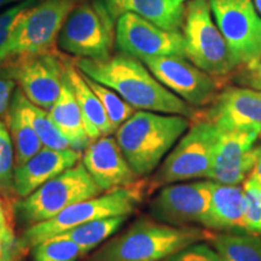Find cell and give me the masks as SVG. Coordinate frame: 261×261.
<instances>
[{
	"mask_svg": "<svg viewBox=\"0 0 261 261\" xmlns=\"http://www.w3.org/2000/svg\"><path fill=\"white\" fill-rule=\"evenodd\" d=\"M75 64L91 79L115 91L136 110L174 114L189 119L194 116V108L166 89L139 58L120 52L102 60L77 58Z\"/></svg>",
	"mask_w": 261,
	"mask_h": 261,
	"instance_id": "cell-1",
	"label": "cell"
},
{
	"mask_svg": "<svg viewBox=\"0 0 261 261\" xmlns=\"http://www.w3.org/2000/svg\"><path fill=\"white\" fill-rule=\"evenodd\" d=\"M212 231L173 226L143 217L97 249L89 261H162L192 243L208 241Z\"/></svg>",
	"mask_w": 261,
	"mask_h": 261,
	"instance_id": "cell-2",
	"label": "cell"
},
{
	"mask_svg": "<svg viewBox=\"0 0 261 261\" xmlns=\"http://www.w3.org/2000/svg\"><path fill=\"white\" fill-rule=\"evenodd\" d=\"M190 119L138 110L115 130V139L139 178H148L187 132Z\"/></svg>",
	"mask_w": 261,
	"mask_h": 261,
	"instance_id": "cell-3",
	"label": "cell"
},
{
	"mask_svg": "<svg viewBox=\"0 0 261 261\" xmlns=\"http://www.w3.org/2000/svg\"><path fill=\"white\" fill-rule=\"evenodd\" d=\"M149 195V179L140 178L127 187L114 189L71 204L50 220L31 225L19 241L22 247L27 249L89 221L128 217Z\"/></svg>",
	"mask_w": 261,
	"mask_h": 261,
	"instance_id": "cell-4",
	"label": "cell"
},
{
	"mask_svg": "<svg viewBox=\"0 0 261 261\" xmlns=\"http://www.w3.org/2000/svg\"><path fill=\"white\" fill-rule=\"evenodd\" d=\"M219 138L220 129L201 112H195L187 132L149 179L150 195L168 184L210 178Z\"/></svg>",
	"mask_w": 261,
	"mask_h": 261,
	"instance_id": "cell-5",
	"label": "cell"
},
{
	"mask_svg": "<svg viewBox=\"0 0 261 261\" xmlns=\"http://www.w3.org/2000/svg\"><path fill=\"white\" fill-rule=\"evenodd\" d=\"M116 19L104 0H81L68 16L58 35V46L77 58L102 60L112 56Z\"/></svg>",
	"mask_w": 261,
	"mask_h": 261,
	"instance_id": "cell-6",
	"label": "cell"
},
{
	"mask_svg": "<svg viewBox=\"0 0 261 261\" xmlns=\"http://www.w3.org/2000/svg\"><path fill=\"white\" fill-rule=\"evenodd\" d=\"M182 28L185 58L192 64L217 79L237 69L226 41L212 18L210 0L188 3Z\"/></svg>",
	"mask_w": 261,
	"mask_h": 261,
	"instance_id": "cell-7",
	"label": "cell"
},
{
	"mask_svg": "<svg viewBox=\"0 0 261 261\" xmlns=\"http://www.w3.org/2000/svg\"><path fill=\"white\" fill-rule=\"evenodd\" d=\"M103 194L81 160L73 167L39 187L16 207L24 223L34 225L50 220L62 211L77 202Z\"/></svg>",
	"mask_w": 261,
	"mask_h": 261,
	"instance_id": "cell-8",
	"label": "cell"
},
{
	"mask_svg": "<svg viewBox=\"0 0 261 261\" xmlns=\"http://www.w3.org/2000/svg\"><path fill=\"white\" fill-rule=\"evenodd\" d=\"M81 0H41L25 12L0 55V64L21 55L56 47L68 16Z\"/></svg>",
	"mask_w": 261,
	"mask_h": 261,
	"instance_id": "cell-9",
	"label": "cell"
},
{
	"mask_svg": "<svg viewBox=\"0 0 261 261\" xmlns=\"http://www.w3.org/2000/svg\"><path fill=\"white\" fill-rule=\"evenodd\" d=\"M69 58L56 50L21 55L0 65L18 85V89L35 106L48 110L60 96Z\"/></svg>",
	"mask_w": 261,
	"mask_h": 261,
	"instance_id": "cell-10",
	"label": "cell"
},
{
	"mask_svg": "<svg viewBox=\"0 0 261 261\" xmlns=\"http://www.w3.org/2000/svg\"><path fill=\"white\" fill-rule=\"evenodd\" d=\"M237 68L261 58V16L253 0H210Z\"/></svg>",
	"mask_w": 261,
	"mask_h": 261,
	"instance_id": "cell-11",
	"label": "cell"
},
{
	"mask_svg": "<svg viewBox=\"0 0 261 261\" xmlns=\"http://www.w3.org/2000/svg\"><path fill=\"white\" fill-rule=\"evenodd\" d=\"M211 188V179L165 185L150 202V215L173 226H202L210 208Z\"/></svg>",
	"mask_w": 261,
	"mask_h": 261,
	"instance_id": "cell-12",
	"label": "cell"
},
{
	"mask_svg": "<svg viewBox=\"0 0 261 261\" xmlns=\"http://www.w3.org/2000/svg\"><path fill=\"white\" fill-rule=\"evenodd\" d=\"M142 62L166 89L191 107L211 104L221 87L217 77L205 73L184 57H152Z\"/></svg>",
	"mask_w": 261,
	"mask_h": 261,
	"instance_id": "cell-13",
	"label": "cell"
},
{
	"mask_svg": "<svg viewBox=\"0 0 261 261\" xmlns=\"http://www.w3.org/2000/svg\"><path fill=\"white\" fill-rule=\"evenodd\" d=\"M115 44L123 54L140 61L162 56L185 57L184 37L180 32L166 31L130 12L116 19Z\"/></svg>",
	"mask_w": 261,
	"mask_h": 261,
	"instance_id": "cell-14",
	"label": "cell"
},
{
	"mask_svg": "<svg viewBox=\"0 0 261 261\" xmlns=\"http://www.w3.org/2000/svg\"><path fill=\"white\" fill-rule=\"evenodd\" d=\"M259 132L241 129H220L219 144L210 178L220 184L241 185L252 174L259 158L255 146Z\"/></svg>",
	"mask_w": 261,
	"mask_h": 261,
	"instance_id": "cell-15",
	"label": "cell"
},
{
	"mask_svg": "<svg viewBox=\"0 0 261 261\" xmlns=\"http://www.w3.org/2000/svg\"><path fill=\"white\" fill-rule=\"evenodd\" d=\"M205 119L219 129L255 130L261 135V91L226 87L215 96Z\"/></svg>",
	"mask_w": 261,
	"mask_h": 261,
	"instance_id": "cell-16",
	"label": "cell"
},
{
	"mask_svg": "<svg viewBox=\"0 0 261 261\" xmlns=\"http://www.w3.org/2000/svg\"><path fill=\"white\" fill-rule=\"evenodd\" d=\"M81 162L103 192L127 187L140 179L129 166L116 139L104 136L83 150Z\"/></svg>",
	"mask_w": 261,
	"mask_h": 261,
	"instance_id": "cell-17",
	"label": "cell"
},
{
	"mask_svg": "<svg viewBox=\"0 0 261 261\" xmlns=\"http://www.w3.org/2000/svg\"><path fill=\"white\" fill-rule=\"evenodd\" d=\"M83 151L75 149H52L44 146L27 162L15 168L14 188L17 197L24 198L44 182L73 167L81 160Z\"/></svg>",
	"mask_w": 261,
	"mask_h": 261,
	"instance_id": "cell-18",
	"label": "cell"
},
{
	"mask_svg": "<svg viewBox=\"0 0 261 261\" xmlns=\"http://www.w3.org/2000/svg\"><path fill=\"white\" fill-rule=\"evenodd\" d=\"M202 227L213 232L248 233L243 185H225L212 180L210 208Z\"/></svg>",
	"mask_w": 261,
	"mask_h": 261,
	"instance_id": "cell-19",
	"label": "cell"
},
{
	"mask_svg": "<svg viewBox=\"0 0 261 261\" xmlns=\"http://www.w3.org/2000/svg\"><path fill=\"white\" fill-rule=\"evenodd\" d=\"M104 3L115 19L130 12L160 28L174 32H179L184 23L185 6L175 0H104Z\"/></svg>",
	"mask_w": 261,
	"mask_h": 261,
	"instance_id": "cell-20",
	"label": "cell"
},
{
	"mask_svg": "<svg viewBox=\"0 0 261 261\" xmlns=\"http://www.w3.org/2000/svg\"><path fill=\"white\" fill-rule=\"evenodd\" d=\"M65 76L69 81L74 96L80 107L87 136L90 137V139L94 140L114 133L102 103L86 83L83 71L71 60L67 63Z\"/></svg>",
	"mask_w": 261,
	"mask_h": 261,
	"instance_id": "cell-21",
	"label": "cell"
},
{
	"mask_svg": "<svg viewBox=\"0 0 261 261\" xmlns=\"http://www.w3.org/2000/svg\"><path fill=\"white\" fill-rule=\"evenodd\" d=\"M47 112L71 149L83 151L92 142L87 136L83 114L67 76L64 77L60 96Z\"/></svg>",
	"mask_w": 261,
	"mask_h": 261,
	"instance_id": "cell-22",
	"label": "cell"
},
{
	"mask_svg": "<svg viewBox=\"0 0 261 261\" xmlns=\"http://www.w3.org/2000/svg\"><path fill=\"white\" fill-rule=\"evenodd\" d=\"M11 103L17 108L22 116L35 130L42 145L52 149L71 148L68 140L51 120L47 110L32 103L19 89L15 90Z\"/></svg>",
	"mask_w": 261,
	"mask_h": 261,
	"instance_id": "cell-23",
	"label": "cell"
},
{
	"mask_svg": "<svg viewBox=\"0 0 261 261\" xmlns=\"http://www.w3.org/2000/svg\"><path fill=\"white\" fill-rule=\"evenodd\" d=\"M208 242L223 261H261V236L257 234L212 231Z\"/></svg>",
	"mask_w": 261,
	"mask_h": 261,
	"instance_id": "cell-24",
	"label": "cell"
},
{
	"mask_svg": "<svg viewBox=\"0 0 261 261\" xmlns=\"http://www.w3.org/2000/svg\"><path fill=\"white\" fill-rule=\"evenodd\" d=\"M127 217L104 218L81 224L70 230L60 233L62 236L69 238L81 248L85 255L97 248L99 244L106 242L114 233L122 226Z\"/></svg>",
	"mask_w": 261,
	"mask_h": 261,
	"instance_id": "cell-25",
	"label": "cell"
},
{
	"mask_svg": "<svg viewBox=\"0 0 261 261\" xmlns=\"http://www.w3.org/2000/svg\"><path fill=\"white\" fill-rule=\"evenodd\" d=\"M8 125L15 150V168L27 162L32 156L44 148L35 130L22 116L19 110L11 103Z\"/></svg>",
	"mask_w": 261,
	"mask_h": 261,
	"instance_id": "cell-26",
	"label": "cell"
},
{
	"mask_svg": "<svg viewBox=\"0 0 261 261\" xmlns=\"http://www.w3.org/2000/svg\"><path fill=\"white\" fill-rule=\"evenodd\" d=\"M84 76L86 83L89 84V86L92 89L93 92L98 97V99L102 103L108 115V119L110 121V125H112V128L114 133H115V130L136 113V109L130 104L127 103L122 97H120L115 91L110 89V87L91 79L87 75L84 74Z\"/></svg>",
	"mask_w": 261,
	"mask_h": 261,
	"instance_id": "cell-27",
	"label": "cell"
},
{
	"mask_svg": "<svg viewBox=\"0 0 261 261\" xmlns=\"http://www.w3.org/2000/svg\"><path fill=\"white\" fill-rule=\"evenodd\" d=\"M15 150L8 125L0 119V192L6 203L17 197L14 188Z\"/></svg>",
	"mask_w": 261,
	"mask_h": 261,
	"instance_id": "cell-28",
	"label": "cell"
},
{
	"mask_svg": "<svg viewBox=\"0 0 261 261\" xmlns=\"http://www.w3.org/2000/svg\"><path fill=\"white\" fill-rule=\"evenodd\" d=\"M33 249V261H77L85 254L69 238L57 234L42 241Z\"/></svg>",
	"mask_w": 261,
	"mask_h": 261,
	"instance_id": "cell-29",
	"label": "cell"
},
{
	"mask_svg": "<svg viewBox=\"0 0 261 261\" xmlns=\"http://www.w3.org/2000/svg\"><path fill=\"white\" fill-rule=\"evenodd\" d=\"M248 233L261 236V184L253 175L243 181Z\"/></svg>",
	"mask_w": 261,
	"mask_h": 261,
	"instance_id": "cell-30",
	"label": "cell"
},
{
	"mask_svg": "<svg viewBox=\"0 0 261 261\" xmlns=\"http://www.w3.org/2000/svg\"><path fill=\"white\" fill-rule=\"evenodd\" d=\"M37 3L38 0H22V2L10 6L5 11L0 12V55L4 50L5 45L8 44L9 39L11 38L12 33L15 32L19 21L23 18L25 12Z\"/></svg>",
	"mask_w": 261,
	"mask_h": 261,
	"instance_id": "cell-31",
	"label": "cell"
},
{
	"mask_svg": "<svg viewBox=\"0 0 261 261\" xmlns=\"http://www.w3.org/2000/svg\"><path fill=\"white\" fill-rule=\"evenodd\" d=\"M162 261H223L217 250L205 241L192 243Z\"/></svg>",
	"mask_w": 261,
	"mask_h": 261,
	"instance_id": "cell-32",
	"label": "cell"
},
{
	"mask_svg": "<svg viewBox=\"0 0 261 261\" xmlns=\"http://www.w3.org/2000/svg\"><path fill=\"white\" fill-rule=\"evenodd\" d=\"M23 250L11 225L0 224V261H21Z\"/></svg>",
	"mask_w": 261,
	"mask_h": 261,
	"instance_id": "cell-33",
	"label": "cell"
},
{
	"mask_svg": "<svg viewBox=\"0 0 261 261\" xmlns=\"http://www.w3.org/2000/svg\"><path fill=\"white\" fill-rule=\"evenodd\" d=\"M16 81L10 76V74L3 65H0V119L8 122L10 107L14 92L16 90Z\"/></svg>",
	"mask_w": 261,
	"mask_h": 261,
	"instance_id": "cell-34",
	"label": "cell"
},
{
	"mask_svg": "<svg viewBox=\"0 0 261 261\" xmlns=\"http://www.w3.org/2000/svg\"><path fill=\"white\" fill-rule=\"evenodd\" d=\"M234 80L242 86L261 91V58L241 67Z\"/></svg>",
	"mask_w": 261,
	"mask_h": 261,
	"instance_id": "cell-35",
	"label": "cell"
},
{
	"mask_svg": "<svg viewBox=\"0 0 261 261\" xmlns=\"http://www.w3.org/2000/svg\"><path fill=\"white\" fill-rule=\"evenodd\" d=\"M6 203L4 197H3L2 192H0V224H4V225H11V213H10L8 208H6Z\"/></svg>",
	"mask_w": 261,
	"mask_h": 261,
	"instance_id": "cell-36",
	"label": "cell"
},
{
	"mask_svg": "<svg viewBox=\"0 0 261 261\" xmlns=\"http://www.w3.org/2000/svg\"><path fill=\"white\" fill-rule=\"evenodd\" d=\"M22 2V0H0V9L4 8L6 5H11V4H16V3Z\"/></svg>",
	"mask_w": 261,
	"mask_h": 261,
	"instance_id": "cell-37",
	"label": "cell"
},
{
	"mask_svg": "<svg viewBox=\"0 0 261 261\" xmlns=\"http://www.w3.org/2000/svg\"><path fill=\"white\" fill-rule=\"evenodd\" d=\"M254 6H255L256 11L259 12V15L261 16V0H253Z\"/></svg>",
	"mask_w": 261,
	"mask_h": 261,
	"instance_id": "cell-38",
	"label": "cell"
},
{
	"mask_svg": "<svg viewBox=\"0 0 261 261\" xmlns=\"http://www.w3.org/2000/svg\"><path fill=\"white\" fill-rule=\"evenodd\" d=\"M175 2H177V3H182V2H185V0H175Z\"/></svg>",
	"mask_w": 261,
	"mask_h": 261,
	"instance_id": "cell-39",
	"label": "cell"
},
{
	"mask_svg": "<svg viewBox=\"0 0 261 261\" xmlns=\"http://www.w3.org/2000/svg\"><path fill=\"white\" fill-rule=\"evenodd\" d=\"M259 148H260V149H261V145H259Z\"/></svg>",
	"mask_w": 261,
	"mask_h": 261,
	"instance_id": "cell-40",
	"label": "cell"
},
{
	"mask_svg": "<svg viewBox=\"0 0 261 261\" xmlns=\"http://www.w3.org/2000/svg\"><path fill=\"white\" fill-rule=\"evenodd\" d=\"M260 137H261V135H260Z\"/></svg>",
	"mask_w": 261,
	"mask_h": 261,
	"instance_id": "cell-41",
	"label": "cell"
}]
</instances>
